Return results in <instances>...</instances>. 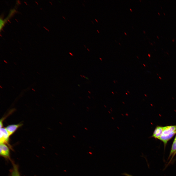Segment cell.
Returning a JSON list of instances; mask_svg holds the SVG:
<instances>
[{
	"mask_svg": "<svg viewBox=\"0 0 176 176\" xmlns=\"http://www.w3.org/2000/svg\"><path fill=\"white\" fill-rule=\"evenodd\" d=\"M0 156L6 159H10V151L7 145L5 144H0Z\"/></svg>",
	"mask_w": 176,
	"mask_h": 176,
	"instance_id": "cell-2",
	"label": "cell"
},
{
	"mask_svg": "<svg viewBox=\"0 0 176 176\" xmlns=\"http://www.w3.org/2000/svg\"><path fill=\"white\" fill-rule=\"evenodd\" d=\"M162 135H166L176 131V126H168L163 127Z\"/></svg>",
	"mask_w": 176,
	"mask_h": 176,
	"instance_id": "cell-5",
	"label": "cell"
},
{
	"mask_svg": "<svg viewBox=\"0 0 176 176\" xmlns=\"http://www.w3.org/2000/svg\"><path fill=\"white\" fill-rule=\"evenodd\" d=\"M13 167L11 172V176H21L17 165L13 163Z\"/></svg>",
	"mask_w": 176,
	"mask_h": 176,
	"instance_id": "cell-7",
	"label": "cell"
},
{
	"mask_svg": "<svg viewBox=\"0 0 176 176\" xmlns=\"http://www.w3.org/2000/svg\"><path fill=\"white\" fill-rule=\"evenodd\" d=\"M95 20L96 21V22H98V21L96 19H95Z\"/></svg>",
	"mask_w": 176,
	"mask_h": 176,
	"instance_id": "cell-12",
	"label": "cell"
},
{
	"mask_svg": "<svg viewBox=\"0 0 176 176\" xmlns=\"http://www.w3.org/2000/svg\"><path fill=\"white\" fill-rule=\"evenodd\" d=\"M87 49L88 50V51H89V49H88V48H87Z\"/></svg>",
	"mask_w": 176,
	"mask_h": 176,
	"instance_id": "cell-14",
	"label": "cell"
},
{
	"mask_svg": "<svg viewBox=\"0 0 176 176\" xmlns=\"http://www.w3.org/2000/svg\"><path fill=\"white\" fill-rule=\"evenodd\" d=\"M9 134L5 128H0V144L4 143L8 144Z\"/></svg>",
	"mask_w": 176,
	"mask_h": 176,
	"instance_id": "cell-1",
	"label": "cell"
},
{
	"mask_svg": "<svg viewBox=\"0 0 176 176\" xmlns=\"http://www.w3.org/2000/svg\"><path fill=\"white\" fill-rule=\"evenodd\" d=\"M130 11H132V10L131 9H130Z\"/></svg>",
	"mask_w": 176,
	"mask_h": 176,
	"instance_id": "cell-13",
	"label": "cell"
},
{
	"mask_svg": "<svg viewBox=\"0 0 176 176\" xmlns=\"http://www.w3.org/2000/svg\"><path fill=\"white\" fill-rule=\"evenodd\" d=\"M122 174L126 176H133L132 175L126 173H123Z\"/></svg>",
	"mask_w": 176,
	"mask_h": 176,
	"instance_id": "cell-9",
	"label": "cell"
},
{
	"mask_svg": "<svg viewBox=\"0 0 176 176\" xmlns=\"http://www.w3.org/2000/svg\"><path fill=\"white\" fill-rule=\"evenodd\" d=\"M97 31L99 33V31L98 30H97Z\"/></svg>",
	"mask_w": 176,
	"mask_h": 176,
	"instance_id": "cell-11",
	"label": "cell"
},
{
	"mask_svg": "<svg viewBox=\"0 0 176 176\" xmlns=\"http://www.w3.org/2000/svg\"><path fill=\"white\" fill-rule=\"evenodd\" d=\"M91 22L93 23V24H94V23L92 21Z\"/></svg>",
	"mask_w": 176,
	"mask_h": 176,
	"instance_id": "cell-16",
	"label": "cell"
},
{
	"mask_svg": "<svg viewBox=\"0 0 176 176\" xmlns=\"http://www.w3.org/2000/svg\"><path fill=\"white\" fill-rule=\"evenodd\" d=\"M22 125V123L9 125L5 128L10 136L12 135Z\"/></svg>",
	"mask_w": 176,
	"mask_h": 176,
	"instance_id": "cell-3",
	"label": "cell"
},
{
	"mask_svg": "<svg viewBox=\"0 0 176 176\" xmlns=\"http://www.w3.org/2000/svg\"><path fill=\"white\" fill-rule=\"evenodd\" d=\"M124 33L126 35H127V34H126V33H125H125Z\"/></svg>",
	"mask_w": 176,
	"mask_h": 176,
	"instance_id": "cell-15",
	"label": "cell"
},
{
	"mask_svg": "<svg viewBox=\"0 0 176 176\" xmlns=\"http://www.w3.org/2000/svg\"><path fill=\"white\" fill-rule=\"evenodd\" d=\"M163 132L162 127H158L155 129L152 136L156 138L159 139L162 135Z\"/></svg>",
	"mask_w": 176,
	"mask_h": 176,
	"instance_id": "cell-6",
	"label": "cell"
},
{
	"mask_svg": "<svg viewBox=\"0 0 176 176\" xmlns=\"http://www.w3.org/2000/svg\"><path fill=\"white\" fill-rule=\"evenodd\" d=\"M176 154V136L172 144L171 151L169 154L168 158L171 157L172 155V157L170 161H171L172 159Z\"/></svg>",
	"mask_w": 176,
	"mask_h": 176,
	"instance_id": "cell-8",
	"label": "cell"
},
{
	"mask_svg": "<svg viewBox=\"0 0 176 176\" xmlns=\"http://www.w3.org/2000/svg\"><path fill=\"white\" fill-rule=\"evenodd\" d=\"M84 46H85V48L86 47V46L85 45H84Z\"/></svg>",
	"mask_w": 176,
	"mask_h": 176,
	"instance_id": "cell-17",
	"label": "cell"
},
{
	"mask_svg": "<svg viewBox=\"0 0 176 176\" xmlns=\"http://www.w3.org/2000/svg\"><path fill=\"white\" fill-rule=\"evenodd\" d=\"M176 133V131H174L166 135L161 136L159 139L162 141L165 145L167 142L170 140Z\"/></svg>",
	"mask_w": 176,
	"mask_h": 176,
	"instance_id": "cell-4",
	"label": "cell"
},
{
	"mask_svg": "<svg viewBox=\"0 0 176 176\" xmlns=\"http://www.w3.org/2000/svg\"><path fill=\"white\" fill-rule=\"evenodd\" d=\"M62 17H63V18H64V19H66V18H65V17H64L63 16H62Z\"/></svg>",
	"mask_w": 176,
	"mask_h": 176,
	"instance_id": "cell-10",
	"label": "cell"
}]
</instances>
